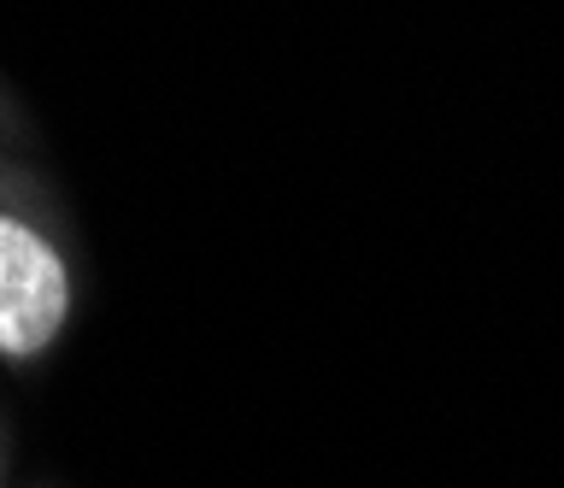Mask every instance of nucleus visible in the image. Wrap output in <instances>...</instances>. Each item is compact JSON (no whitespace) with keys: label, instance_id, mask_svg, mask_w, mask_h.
Listing matches in <instances>:
<instances>
[{"label":"nucleus","instance_id":"f257e3e1","mask_svg":"<svg viewBox=\"0 0 564 488\" xmlns=\"http://www.w3.org/2000/svg\"><path fill=\"white\" fill-rule=\"evenodd\" d=\"M70 318V271L47 230L0 213V359H42Z\"/></svg>","mask_w":564,"mask_h":488}]
</instances>
